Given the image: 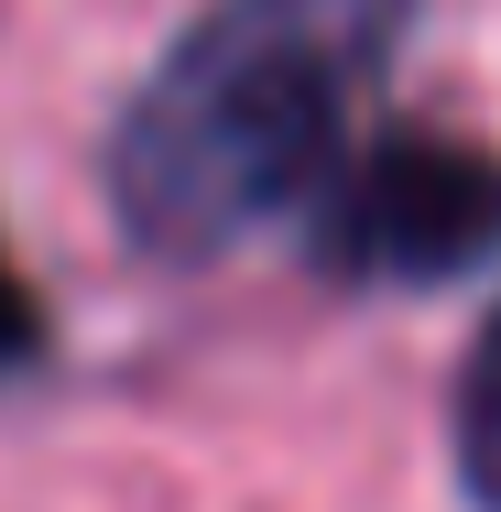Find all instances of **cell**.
<instances>
[{"mask_svg":"<svg viewBox=\"0 0 501 512\" xmlns=\"http://www.w3.org/2000/svg\"><path fill=\"white\" fill-rule=\"evenodd\" d=\"M425 0H207L99 142V186L142 262H229L316 218L360 164V120Z\"/></svg>","mask_w":501,"mask_h":512,"instance_id":"cell-1","label":"cell"},{"mask_svg":"<svg viewBox=\"0 0 501 512\" xmlns=\"http://www.w3.org/2000/svg\"><path fill=\"white\" fill-rule=\"evenodd\" d=\"M305 262L338 295H436L501 262V153L469 131H371L305 218Z\"/></svg>","mask_w":501,"mask_h":512,"instance_id":"cell-2","label":"cell"},{"mask_svg":"<svg viewBox=\"0 0 501 512\" xmlns=\"http://www.w3.org/2000/svg\"><path fill=\"white\" fill-rule=\"evenodd\" d=\"M447 458H458L469 512H501V306L480 316V338H469V360H458V393H447Z\"/></svg>","mask_w":501,"mask_h":512,"instance_id":"cell-3","label":"cell"},{"mask_svg":"<svg viewBox=\"0 0 501 512\" xmlns=\"http://www.w3.org/2000/svg\"><path fill=\"white\" fill-rule=\"evenodd\" d=\"M44 360H55V316H44V295H33V273L0 251V393L33 382Z\"/></svg>","mask_w":501,"mask_h":512,"instance_id":"cell-4","label":"cell"}]
</instances>
